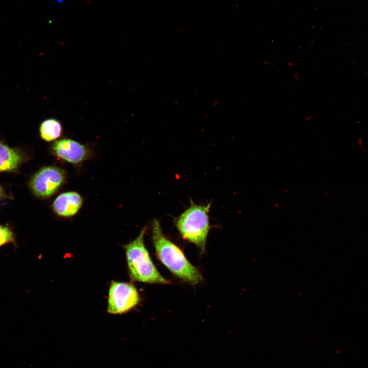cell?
<instances>
[{"label": "cell", "mask_w": 368, "mask_h": 368, "mask_svg": "<svg viewBox=\"0 0 368 368\" xmlns=\"http://www.w3.org/2000/svg\"><path fill=\"white\" fill-rule=\"evenodd\" d=\"M3 195V191L0 186V197Z\"/></svg>", "instance_id": "obj_12"}, {"label": "cell", "mask_w": 368, "mask_h": 368, "mask_svg": "<svg viewBox=\"0 0 368 368\" xmlns=\"http://www.w3.org/2000/svg\"><path fill=\"white\" fill-rule=\"evenodd\" d=\"M66 0H55L56 2L58 4H63Z\"/></svg>", "instance_id": "obj_11"}, {"label": "cell", "mask_w": 368, "mask_h": 368, "mask_svg": "<svg viewBox=\"0 0 368 368\" xmlns=\"http://www.w3.org/2000/svg\"><path fill=\"white\" fill-rule=\"evenodd\" d=\"M83 204V198L77 192L70 191L59 194L52 204L53 212L62 217H70L76 215Z\"/></svg>", "instance_id": "obj_7"}, {"label": "cell", "mask_w": 368, "mask_h": 368, "mask_svg": "<svg viewBox=\"0 0 368 368\" xmlns=\"http://www.w3.org/2000/svg\"><path fill=\"white\" fill-rule=\"evenodd\" d=\"M210 204L199 205L191 200L188 208L175 220V226L182 238L195 244L201 254L205 251L210 230Z\"/></svg>", "instance_id": "obj_3"}, {"label": "cell", "mask_w": 368, "mask_h": 368, "mask_svg": "<svg viewBox=\"0 0 368 368\" xmlns=\"http://www.w3.org/2000/svg\"><path fill=\"white\" fill-rule=\"evenodd\" d=\"M39 132L42 139L51 142L60 137L62 133V126L56 119H47L40 124Z\"/></svg>", "instance_id": "obj_9"}, {"label": "cell", "mask_w": 368, "mask_h": 368, "mask_svg": "<svg viewBox=\"0 0 368 368\" xmlns=\"http://www.w3.org/2000/svg\"><path fill=\"white\" fill-rule=\"evenodd\" d=\"M14 241V236L12 231L7 226L0 225V247Z\"/></svg>", "instance_id": "obj_10"}, {"label": "cell", "mask_w": 368, "mask_h": 368, "mask_svg": "<svg viewBox=\"0 0 368 368\" xmlns=\"http://www.w3.org/2000/svg\"><path fill=\"white\" fill-rule=\"evenodd\" d=\"M140 300L138 291L132 283L111 281L106 311L110 314H124L137 306Z\"/></svg>", "instance_id": "obj_4"}, {"label": "cell", "mask_w": 368, "mask_h": 368, "mask_svg": "<svg viewBox=\"0 0 368 368\" xmlns=\"http://www.w3.org/2000/svg\"><path fill=\"white\" fill-rule=\"evenodd\" d=\"M66 178L65 171L56 166H47L34 174L30 187L37 197L45 199L52 196L63 185Z\"/></svg>", "instance_id": "obj_5"}, {"label": "cell", "mask_w": 368, "mask_h": 368, "mask_svg": "<svg viewBox=\"0 0 368 368\" xmlns=\"http://www.w3.org/2000/svg\"><path fill=\"white\" fill-rule=\"evenodd\" d=\"M22 160V156L18 151L0 143V172L15 170Z\"/></svg>", "instance_id": "obj_8"}, {"label": "cell", "mask_w": 368, "mask_h": 368, "mask_svg": "<svg viewBox=\"0 0 368 368\" xmlns=\"http://www.w3.org/2000/svg\"><path fill=\"white\" fill-rule=\"evenodd\" d=\"M146 231L144 227L135 239L123 246L130 277L134 281L142 283L170 284V281L158 271L146 248L144 240Z\"/></svg>", "instance_id": "obj_2"}, {"label": "cell", "mask_w": 368, "mask_h": 368, "mask_svg": "<svg viewBox=\"0 0 368 368\" xmlns=\"http://www.w3.org/2000/svg\"><path fill=\"white\" fill-rule=\"evenodd\" d=\"M54 156L68 163L77 165L88 159L90 151L85 146L70 139L58 140L50 146Z\"/></svg>", "instance_id": "obj_6"}, {"label": "cell", "mask_w": 368, "mask_h": 368, "mask_svg": "<svg viewBox=\"0 0 368 368\" xmlns=\"http://www.w3.org/2000/svg\"><path fill=\"white\" fill-rule=\"evenodd\" d=\"M151 232L156 256L172 274L192 285L202 281L200 271L189 262L182 250L164 234L157 219L152 222Z\"/></svg>", "instance_id": "obj_1"}]
</instances>
